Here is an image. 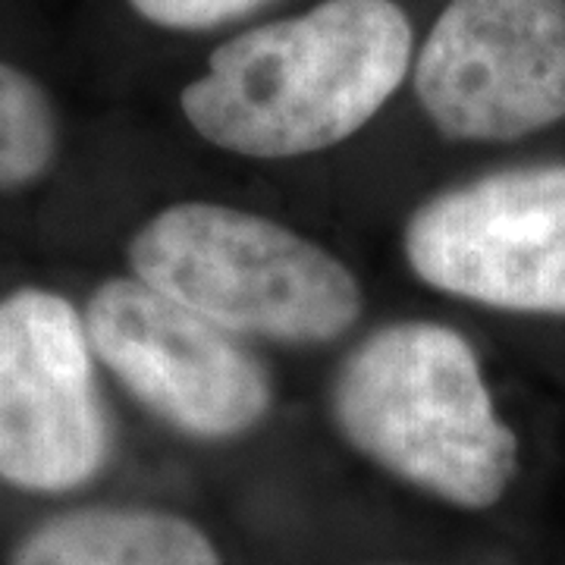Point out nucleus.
I'll list each match as a JSON object with an SVG mask.
<instances>
[{"mask_svg": "<svg viewBox=\"0 0 565 565\" xmlns=\"http://www.w3.org/2000/svg\"><path fill=\"white\" fill-rule=\"evenodd\" d=\"M323 412L359 462L456 512L500 509L525 475V437L484 352L440 318L408 315L355 333L327 377Z\"/></svg>", "mask_w": 565, "mask_h": 565, "instance_id": "f257e3e1", "label": "nucleus"}, {"mask_svg": "<svg viewBox=\"0 0 565 565\" xmlns=\"http://www.w3.org/2000/svg\"><path fill=\"white\" fill-rule=\"evenodd\" d=\"M415 51L396 0H321L217 44L180 110L233 158L299 161L359 136L412 79Z\"/></svg>", "mask_w": 565, "mask_h": 565, "instance_id": "f03ea898", "label": "nucleus"}, {"mask_svg": "<svg viewBox=\"0 0 565 565\" xmlns=\"http://www.w3.org/2000/svg\"><path fill=\"white\" fill-rule=\"evenodd\" d=\"M126 274L258 349H330L367 308L340 252L264 211L214 199L158 207L126 243Z\"/></svg>", "mask_w": 565, "mask_h": 565, "instance_id": "7ed1b4c3", "label": "nucleus"}, {"mask_svg": "<svg viewBox=\"0 0 565 565\" xmlns=\"http://www.w3.org/2000/svg\"><path fill=\"white\" fill-rule=\"evenodd\" d=\"M399 258L440 299L565 323V158L500 163L424 195L399 226Z\"/></svg>", "mask_w": 565, "mask_h": 565, "instance_id": "20e7f679", "label": "nucleus"}, {"mask_svg": "<svg viewBox=\"0 0 565 565\" xmlns=\"http://www.w3.org/2000/svg\"><path fill=\"white\" fill-rule=\"evenodd\" d=\"M102 371L173 437L236 446L274 418V367L248 345L132 274L95 282L82 305Z\"/></svg>", "mask_w": 565, "mask_h": 565, "instance_id": "39448f33", "label": "nucleus"}, {"mask_svg": "<svg viewBox=\"0 0 565 565\" xmlns=\"http://www.w3.org/2000/svg\"><path fill=\"white\" fill-rule=\"evenodd\" d=\"M114 415L85 311L25 282L0 296V484L70 497L114 462Z\"/></svg>", "mask_w": 565, "mask_h": 565, "instance_id": "423d86ee", "label": "nucleus"}, {"mask_svg": "<svg viewBox=\"0 0 565 565\" xmlns=\"http://www.w3.org/2000/svg\"><path fill=\"white\" fill-rule=\"evenodd\" d=\"M427 122L459 145H515L565 122V0H449L415 51Z\"/></svg>", "mask_w": 565, "mask_h": 565, "instance_id": "0eeeda50", "label": "nucleus"}, {"mask_svg": "<svg viewBox=\"0 0 565 565\" xmlns=\"http://www.w3.org/2000/svg\"><path fill=\"white\" fill-rule=\"evenodd\" d=\"M3 565H226L211 531L177 509L88 503L61 509L10 546Z\"/></svg>", "mask_w": 565, "mask_h": 565, "instance_id": "6e6552de", "label": "nucleus"}, {"mask_svg": "<svg viewBox=\"0 0 565 565\" xmlns=\"http://www.w3.org/2000/svg\"><path fill=\"white\" fill-rule=\"evenodd\" d=\"M61 158V117L47 88L0 61V195L39 185Z\"/></svg>", "mask_w": 565, "mask_h": 565, "instance_id": "1a4fd4ad", "label": "nucleus"}, {"mask_svg": "<svg viewBox=\"0 0 565 565\" xmlns=\"http://www.w3.org/2000/svg\"><path fill=\"white\" fill-rule=\"evenodd\" d=\"M141 20L167 32H207L245 20L270 0H126Z\"/></svg>", "mask_w": 565, "mask_h": 565, "instance_id": "9d476101", "label": "nucleus"}]
</instances>
